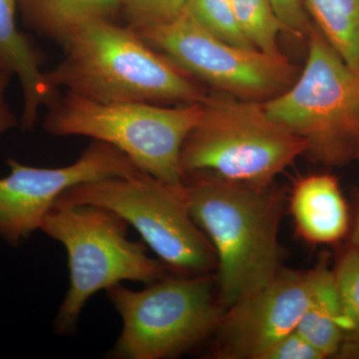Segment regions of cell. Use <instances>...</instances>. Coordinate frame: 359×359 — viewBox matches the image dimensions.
<instances>
[{
	"label": "cell",
	"instance_id": "17",
	"mask_svg": "<svg viewBox=\"0 0 359 359\" xmlns=\"http://www.w3.org/2000/svg\"><path fill=\"white\" fill-rule=\"evenodd\" d=\"M241 29L250 43L269 54H280L278 36L285 30L271 0H231Z\"/></svg>",
	"mask_w": 359,
	"mask_h": 359
},
{
	"label": "cell",
	"instance_id": "20",
	"mask_svg": "<svg viewBox=\"0 0 359 359\" xmlns=\"http://www.w3.org/2000/svg\"><path fill=\"white\" fill-rule=\"evenodd\" d=\"M188 0H120L127 25L135 30L161 25L177 18Z\"/></svg>",
	"mask_w": 359,
	"mask_h": 359
},
{
	"label": "cell",
	"instance_id": "6",
	"mask_svg": "<svg viewBox=\"0 0 359 359\" xmlns=\"http://www.w3.org/2000/svg\"><path fill=\"white\" fill-rule=\"evenodd\" d=\"M301 76L264 103L271 119L306 142V153L341 165L359 151V71L347 65L318 28L309 33Z\"/></svg>",
	"mask_w": 359,
	"mask_h": 359
},
{
	"label": "cell",
	"instance_id": "3",
	"mask_svg": "<svg viewBox=\"0 0 359 359\" xmlns=\"http://www.w3.org/2000/svg\"><path fill=\"white\" fill-rule=\"evenodd\" d=\"M203 106L200 121L182 147L183 177L205 173L269 186L308 150L304 139L269 117L264 103L224 93L208 95Z\"/></svg>",
	"mask_w": 359,
	"mask_h": 359
},
{
	"label": "cell",
	"instance_id": "10",
	"mask_svg": "<svg viewBox=\"0 0 359 359\" xmlns=\"http://www.w3.org/2000/svg\"><path fill=\"white\" fill-rule=\"evenodd\" d=\"M7 164L11 173L0 179V237L13 245L40 229L47 212L68 189L142 172L119 149L97 140L67 166L30 167L15 159Z\"/></svg>",
	"mask_w": 359,
	"mask_h": 359
},
{
	"label": "cell",
	"instance_id": "18",
	"mask_svg": "<svg viewBox=\"0 0 359 359\" xmlns=\"http://www.w3.org/2000/svg\"><path fill=\"white\" fill-rule=\"evenodd\" d=\"M186 9L218 39L243 48H256L241 29L231 0H188Z\"/></svg>",
	"mask_w": 359,
	"mask_h": 359
},
{
	"label": "cell",
	"instance_id": "24",
	"mask_svg": "<svg viewBox=\"0 0 359 359\" xmlns=\"http://www.w3.org/2000/svg\"><path fill=\"white\" fill-rule=\"evenodd\" d=\"M351 243H353V247L359 250V214L358 219H356L355 224H354V229L353 231V238H351Z\"/></svg>",
	"mask_w": 359,
	"mask_h": 359
},
{
	"label": "cell",
	"instance_id": "23",
	"mask_svg": "<svg viewBox=\"0 0 359 359\" xmlns=\"http://www.w3.org/2000/svg\"><path fill=\"white\" fill-rule=\"evenodd\" d=\"M13 72L0 62V136L18 126V120L6 101V90Z\"/></svg>",
	"mask_w": 359,
	"mask_h": 359
},
{
	"label": "cell",
	"instance_id": "9",
	"mask_svg": "<svg viewBox=\"0 0 359 359\" xmlns=\"http://www.w3.org/2000/svg\"><path fill=\"white\" fill-rule=\"evenodd\" d=\"M136 32L194 79L238 98L269 100L295 81L297 70L282 53L269 54L224 41L186 8L173 20Z\"/></svg>",
	"mask_w": 359,
	"mask_h": 359
},
{
	"label": "cell",
	"instance_id": "16",
	"mask_svg": "<svg viewBox=\"0 0 359 359\" xmlns=\"http://www.w3.org/2000/svg\"><path fill=\"white\" fill-rule=\"evenodd\" d=\"M340 57L359 71V0H302Z\"/></svg>",
	"mask_w": 359,
	"mask_h": 359
},
{
	"label": "cell",
	"instance_id": "2",
	"mask_svg": "<svg viewBox=\"0 0 359 359\" xmlns=\"http://www.w3.org/2000/svg\"><path fill=\"white\" fill-rule=\"evenodd\" d=\"M182 196L215 250L224 309L268 285L280 271L282 196L271 185L185 174Z\"/></svg>",
	"mask_w": 359,
	"mask_h": 359
},
{
	"label": "cell",
	"instance_id": "8",
	"mask_svg": "<svg viewBox=\"0 0 359 359\" xmlns=\"http://www.w3.org/2000/svg\"><path fill=\"white\" fill-rule=\"evenodd\" d=\"M55 204L98 205L114 212L180 275L208 273L217 266L211 243L194 222L182 190L144 172L79 184L66 190Z\"/></svg>",
	"mask_w": 359,
	"mask_h": 359
},
{
	"label": "cell",
	"instance_id": "14",
	"mask_svg": "<svg viewBox=\"0 0 359 359\" xmlns=\"http://www.w3.org/2000/svg\"><path fill=\"white\" fill-rule=\"evenodd\" d=\"M26 27L62 46L71 34L94 20H115L120 0H18Z\"/></svg>",
	"mask_w": 359,
	"mask_h": 359
},
{
	"label": "cell",
	"instance_id": "1",
	"mask_svg": "<svg viewBox=\"0 0 359 359\" xmlns=\"http://www.w3.org/2000/svg\"><path fill=\"white\" fill-rule=\"evenodd\" d=\"M65 58L46 72L54 88L99 103L181 105L208 97L193 77L155 50L129 25L94 20L62 46Z\"/></svg>",
	"mask_w": 359,
	"mask_h": 359
},
{
	"label": "cell",
	"instance_id": "12",
	"mask_svg": "<svg viewBox=\"0 0 359 359\" xmlns=\"http://www.w3.org/2000/svg\"><path fill=\"white\" fill-rule=\"evenodd\" d=\"M18 0H0V62L18 77L22 91L21 128L32 130L43 107L60 96L43 70L44 58L32 39L18 29Z\"/></svg>",
	"mask_w": 359,
	"mask_h": 359
},
{
	"label": "cell",
	"instance_id": "15",
	"mask_svg": "<svg viewBox=\"0 0 359 359\" xmlns=\"http://www.w3.org/2000/svg\"><path fill=\"white\" fill-rule=\"evenodd\" d=\"M313 271L311 301L295 330L327 358L337 354L344 341L341 311L334 271L325 264H320Z\"/></svg>",
	"mask_w": 359,
	"mask_h": 359
},
{
	"label": "cell",
	"instance_id": "13",
	"mask_svg": "<svg viewBox=\"0 0 359 359\" xmlns=\"http://www.w3.org/2000/svg\"><path fill=\"white\" fill-rule=\"evenodd\" d=\"M290 212L297 233L311 244H332L348 231V209L334 177L311 175L297 182Z\"/></svg>",
	"mask_w": 359,
	"mask_h": 359
},
{
	"label": "cell",
	"instance_id": "11",
	"mask_svg": "<svg viewBox=\"0 0 359 359\" xmlns=\"http://www.w3.org/2000/svg\"><path fill=\"white\" fill-rule=\"evenodd\" d=\"M314 271L280 269L275 278L224 311L217 330L224 358L259 359L294 332L313 294Z\"/></svg>",
	"mask_w": 359,
	"mask_h": 359
},
{
	"label": "cell",
	"instance_id": "4",
	"mask_svg": "<svg viewBox=\"0 0 359 359\" xmlns=\"http://www.w3.org/2000/svg\"><path fill=\"white\" fill-rule=\"evenodd\" d=\"M203 103H99L65 92L48 107L44 131L87 137L119 149L144 173L182 190L181 151L200 121Z\"/></svg>",
	"mask_w": 359,
	"mask_h": 359
},
{
	"label": "cell",
	"instance_id": "5",
	"mask_svg": "<svg viewBox=\"0 0 359 359\" xmlns=\"http://www.w3.org/2000/svg\"><path fill=\"white\" fill-rule=\"evenodd\" d=\"M129 224L105 208L54 204L39 230L65 245L69 268L67 290L54 320L60 335L76 332L92 295L124 280L152 283L166 276L161 261L148 256L144 242L127 238Z\"/></svg>",
	"mask_w": 359,
	"mask_h": 359
},
{
	"label": "cell",
	"instance_id": "19",
	"mask_svg": "<svg viewBox=\"0 0 359 359\" xmlns=\"http://www.w3.org/2000/svg\"><path fill=\"white\" fill-rule=\"evenodd\" d=\"M334 271L344 332L359 337V250L351 247Z\"/></svg>",
	"mask_w": 359,
	"mask_h": 359
},
{
	"label": "cell",
	"instance_id": "22",
	"mask_svg": "<svg viewBox=\"0 0 359 359\" xmlns=\"http://www.w3.org/2000/svg\"><path fill=\"white\" fill-rule=\"evenodd\" d=\"M271 2L285 32L297 37L308 36L311 27L302 0H271Z\"/></svg>",
	"mask_w": 359,
	"mask_h": 359
},
{
	"label": "cell",
	"instance_id": "7",
	"mask_svg": "<svg viewBox=\"0 0 359 359\" xmlns=\"http://www.w3.org/2000/svg\"><path fill=\"white\" fill-rule=\"evenodd\" d=\"M208 273L166 276L132 290L122 283L106 290L123 328L108 356L166 359L191 351L216 332L224 309Z\"/></svg>",
	"mask_w": 359,
	"mask_h": 359
},
{
	"label": "cell",
	"instance_id": "21",
	"mask_svg": "<svg viewBox=\"0 0 359 359\" xmlns=\"http://www.w3.org/2000/svg\"><path fill=\"white\" fill-rule=\"evenodd\" d=\"M323 358H325V356L294 330L269 347L259 359Z\"/></svg>",
	"mask_w": 359,
	"mask_h": 359
}]
</instances>
